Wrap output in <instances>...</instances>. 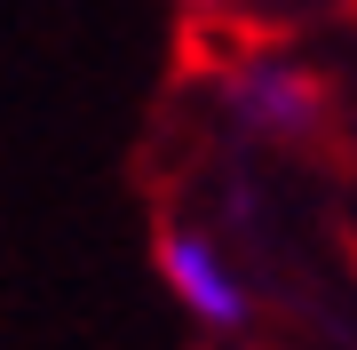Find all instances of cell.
Segmentation results:
<instances>
[{
    "label": "cell",
    "mask_w": 357,
    "mask_h": 350,
    "mask_svg": "<svg viewBox=\"0 0 357 350\" xmlns=\"http://www.w3.org/2000/svg\"><path fill=\"white\" fill-rule=\"evenodd\" d=\"M159 279L175 286V302L199 326H246V286L206 231H167L159 239Z\"/></svg>",
    "instance_id": "cell-1"
},
{
    "label": "cell",
    "mask_w": 357,
    "mask_h": 350,
    "mask_svg": "<svg viewBox=\"0 0 357 350\" xmlns=\"http://www.w3.org/2000/svg\"><path fill=\"white\" fill-rule=\"evenodd\" d=\"M222 96H230V112H238L246 128H262V136H302L310 119H318V80L294 72L286 56L238 64V72L222 80Z\"/></svg>",
    "instance_id": "cell-2"
},
{
    "label": "cell",
    "mask_w": 357,
    "mask_h": 350,
    "mask_svg": "<svg viewBox=\"0 0 357 350\" xmlns=\"http://www.w3.org/2000/svg\"><path fill=\"white\" fill-rule=\"evenodd\" d=\"M191 8H246V0H191Z\"/></svg>",
    "instance_id": "cell-3"
}]
</instances>
